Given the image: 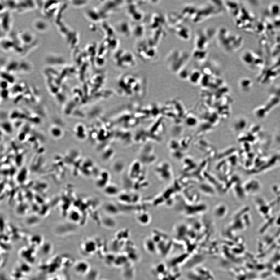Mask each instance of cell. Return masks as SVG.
Masks as SVG:
<instances>
[{"label": "cell", "mask_w": 280, "mask_h": 280, "mask_svg": "<svg viewBox=\"0 0 280 280\" xmlns=\"http://www.w3.org/2000/svg\"><path fill=\"white\" fill-rule=\"evenodd\" d=\"M35 27L37 30L44 31L46 30L48 27L46 23L43 21L37 20L35 23Z\"/></svg>", "instance_id": "6da1fadb"}]
</instances>
